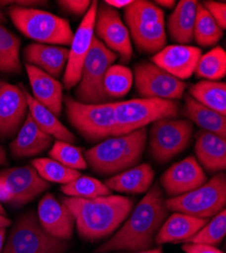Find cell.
<instances>
[{"mask_svg":"<svg viewBox=\"0 0 226 253\" xmlns=\"http://www.w3.org/2000/svg\"><path fill=\"white\" fill-rule=\"evenodd\" d=\"M169 210L158 183L153 184L136 206L130 218L96 253L114 250L143 251L149 249L153 238L168 217Z\"/></svg>","mask_w":226,"mask_h":253,"instance_id":"cell-1","label":"cell"},{"mask_svg":"<svg viewBox=\"0 0 226 253\" xmlns=\"http://www.w3.org/2000/svg\"><path fill=\"white\" fill-rule=\"evenodd\" d=\"M72 213L79 236L88 241L108 237L131 213L134 201L123 196H104L95 199L61 198Z\"/></svg>","mask_w":226,"mask_h":253,"instance_id":"cell-2","label":"cell"},{"mask_svg":"<svg viewBox=\"0 0 226 253\" xmlns=\"http://www.w3.org/2000/svg\"><path fill=\"white\" fill-rule=\"evenodd\" d=\"M147 141V129L114 136L101 141L86 152L91 169L101 175L118 174L136 166L142 158Z\"/></svg>","mask_w":226,"mask_h":253,"instance_id":"cell-3","label":"cell"},{"mask_svg":"<svg viewBox=\"0 0 226 253\" xmlns=\"http://www.w3.org/2000/svg\"><path fill=\"white\" fill-rule=\"evenodd\" d=\"M7 14L20 33L39 44L71 45L74 34L65 18L45 10L15 5L7 9Z\"/></svg>","mask_w":226,"mask_h":253,"instance_id":"cell-4","label":"cell"},{"mask_svg":"<svg viewBox=\"0 0 226 253\" xmlns=\"http://www.w3.org/2000/svg\"><path fill=\"white\" fill-rule=\"evenodd\" d=\"M125 19L134 44L140 52L152 54L167 44L164 12L156 4L137 0L125 8Z\"/></svg>","mask_w":226,"mask_h":253,"instance_id":"cell-5","label":"cell"},{"mask_svg":"<svg viewBox=\"0 0 226 253\" xmlns=\"http://www.w3.org/2000/svg\"><path fill=\"white\" fill-rule=\"evenodd\" d=\"M181 105L178 100L161 98H134L115 102V136L146 128L162 119H175Z\"/></svg>","mask_w":226,"mask_h":253,"instance_id":"cell-6","label":"cell"},{"mask_svg":"<svg viewBox=\"0 0 226 253\" xmlns=\"http://www.w3.org/2000/svg\"><path fill=\"white\" fill-rule=\"evenodd\" d=\"M68 121L89 142L115 136V102L84 103L71 96H63Z\"/></svg>","mask_w":226,"mask_h":253,"instance_id":"cell-7","label":"cell"},{"mask_svg":"<svg viewBox=\"0 0 226 253\" xmlns=\"http://www.w3.org/2000/svg\"><path fill=\"white\" fill-rule=\"evenodd\" d=\"M117 59L118 55L108 49L94 36L76 85V100L92 104L109 102L110 97L104 90V78L107 70Z\"/></svg>","mask_w":226,"mask_h":253,"instance_id":"cell-8","label":"cell"},{"mask_svg":"<svg viewBox=\"0 0 226 253\" xmlns=\"http://www.w3.org/2000/svg\"><path fill=\"white\" fill-rule=\"evenodd\" d=\"M169 211L193 217L208 219L214 217L226 205V176L217 173L200 187L178 197L166 200Z\"/></svg>","mask_w":226,"mask_h":253,"instance_id":"cell-9","label":"cell"},{"mask_svg":"<svg viewBox=\"0 0 226 253\" xmlns=\"http://www.w3.org/2000/svg\"><path fill=\"white\" fill-rule=\"evenodd\" d=\"M67 247L65 240L51 236L36 214L28 212L16 220L2 253H64Z\"/></svg>","mask_w":226,"mask_h":253,"instance_id":"cell-10","label":"cell"},{"mask_svg":"<svg viewBox=\"0 0 226 253\" xmlns=\"http://www.w3.org/2000/svg\"><path fill=\"white\" fill-rule=\"evenodd\" d=\"M193 125L189 120L162 119L154 122L150 129L149 146L154 160L166 163L189 146Z\"/></svg>","mask_w":226,"mask_h":253,"instance_id":"cell-11","label":"cell"},{"mask_svg":"<svg viewBox=\"0 0 226 253\" xmlns=\"http://www.w3.org/2000/svg\"><path fill=\"white\" fill-rule=\"evenodd\" d=\"M133 78L137 93L142 98L178 100L186 89V83L151 62L143 61L135 64Z\"/></svg>","mask_w":226,"mask_h":253,"instance_id":"cell-12","label":"cell"},{"mask_svg":"<svg viewBox=\"0 0 226 253\" xmlns=\"http://www.w3.org/2000/svg\"><path fill=\"white\" fill-rule=\"evenodd\" d=\"M94 34L102 44L119 55L124 63L129 62L132 58L133 48L130 33L122 22L119 12L105 2L97 6Z\"/></svg>","mask_w":226,"mask_h":253,"instance_id":"cell-13","label":"cell"},{"mask_svg":"<svg viewBox=\"0 0 226 253\" xmlns=\"http://www.w3.org/2000/svg\"><path fill=\"white\" fill-rule=\"evenodd\" d=\"M98 6L97 1H92L89 10L82 18L71 42L68 61L63 76V84L66 89H71L79 82L82 66L90 50L94 37L95 14Z\"/></svg>","mask_w":226,"mask_h":253,"instance_id":"cell-14","label":"cell"},{"mask_svg":"<svg viewBox=\"0 0 226 253\" xmlns=\"http://www.w3.org/2000/svg\"><path fill=\"white\" fill-rule=\"evenodd\" d=\"M0 183L7 189L10 196L9 205L14 208L23 207L32 202L50 187V183L41 177L31 165L1 170Z\"/></svg>","mask_w":226,"mask_h":253,"instance_id":"cell-15","label":"cell"},{"mask_svg":"<svg viewBox=\"0 0 226 253\" xmlns=\"http://www.w3.org/2000/svg\"><path fill=\"white\" fill-rule=\"evenodd\" d=\"M28 111L23 85L0 82V139L11 138L19 131Z\"/></svg>","mask_w":226,"mask_h":253,"instance_id":"cell-16","label":"cell"},{"mask_svg":"<svg viewBox=\"0 0 226 253\" xmlns=\"http://www.w3.org/2000/svg\"><path fill=\"white\" fill-rule=\"evenodd\" d=\"M207 181V175L193 156L172 165L160 177V183L171 198L187 194Z\"/></svg>","mask_w":226,"mask_h":253,"instance_id":"cell-17","label":"cell"},{"mask_svg":"<svg viewBox=\"0 0 226 253\" xmlns=\"http://www.w3.org/2000/svg\"><path fill=\"white\" fill-rule=\"evenodd\" d=\"M38 221L47 233L55 238L66 241L73 235L75 220L72 213L52 194H46L40 201Z\"/></svg>","mask_w":226,"mask_h":253,"instance_id":"cell-18","label":"cell"},{"mask_svg":"<svg viewBox=\"0 0 226 253\" xmlns=\"http://www.w3.org/2000/svg\"><path fill=\"white\" fill-rule=\"evenodd\" d=\"M201 56L202 50L198 47L171 45L157 52L151 63L182 81L194 74Z\"/></svg>","mask_w":226,"mask_h":253,"instance_id":"cell-19","label":"cell"},{"mask_svg":"<svg viewBox=\"0 0 226 253\" xmlns=\"http://www.w3.org/2000/svg\"><path fill=\"white\" fill-rule=\"evenodd\" d=\"M33 90V97L56 117L60 116L63 103V85L40 68L26 64Z\"/></svg>","mask_w":226,"mask_h":253,"instance_id":"cell-20","label":"cell"},{"mask_svg":"<svg viewBox=\"0 0 226 253\" xmlns=\"http://www.w3.org/2000/svg\"><path fill=\"white\" fill-rule=\"evenodd\" d=\"M53 138L44 133L28 114L15 139L10 143V153L14 158H27L39 155L51 146Z\"/></svg>","mask_w":226,"mask_h":253,"instance_id":"cell-21","label":"cell"},{"mask_svg":"<svg viewBox=\"0 0 226 253\" xmlns=\"http://www.w3.org/2000/svg\"><path fill=\"white\" fill-rule=\"evenodd\" d=\"M69 50L66 48L45 45L30 44L24 50V58L27 64L36 66L53 78H58L67 65Z\"/></svg>","mask_w":226,"mask_h":253,"instance_id":"cell-22","label":"cell"},{"mask_svg":"<svg viewBox=\"0 0 226 253\" xmlns=\"http://www.w3.org/2000/svg\"><path fill=\"white\" fill-rule=\"evenodd\" d=\"M195 151L206 170L216 172L226 168V139L201 130L196 135Z\"/></svg>","mask_w":226,"mask_h":253,"instance_id":"cell-23","label":"cell"},{"mask_svg":"<svg viewBox=\"0 0 226 253\" xmlns=\"http://www.w3.org/2000/svg\"><path fill=\"white\" fill-rule=\"evenodd\" d=\"M207 219H201L182 213H175L164 221L155 236V243L184 242L205 226Z\"/></svg>","mask_w":226,"mask_h":253,"instance_id":"cell-24","label":"cell"},{"mask_svg":"<svg viewBox=\"0 0 226 253\" xmlns=\"http://www.w3.org/2000/svg\"><path fill=\"white\" fill-rule=\"evenodd\" d=\"M155 172L150 164L143 163L127 170L115 174L108 180L106 185L113 191L126 194L145 193L150 188Z\"/></svg>","mask_w":226,"mask_h":253,"instance_id":"cell-25","label":"cell"},{"mask_svg":"<svg viewBox=\"0 0 226 253\" xmlns=\"http://www.w3.org/2000/svg\"><path fill=\"white\" fill-rule=\"evenodd\" d=\"M198 1L181 0L169 16L168 31L171 38L180 45L190 44L194 39Z\"/></svg>","mask_w":226,"mask_h":253,"instance_id":"cell-26","label":"cell"},{"mask_svg":"<svg viewBox=\"0 0 226 253\" xmlns=\"http://www.w3.org/2000/svg\"><path fill=\"white\" fill-rule=\"evenodd\" d=\"M182 114L191 123L206 132L226 139V116H223L194 99L190 94L184 95Z\"/></svg>","mask_w":226,"mask_h":253,"instance_id":"cell-27","label":"cell"},{"mask_svg":"<svg viewBox=\"0 0 226 253\" xmlns=\"http://www.w3.org/2000/svg\"><path fill=\"white\" fill-rule=\"evenodd\" d=\"M23 88L28 102L29 114L39 128L44 133L56 138L58 141H63L70 144L75 143L76 137L74 134L70 132L52 112L46 109L44 105L39 103L33 97V95L30 94L27 89H25L24 86Z\"/></svg>","mask_w":226,"mask_h":253,"instance_id":"cell-28","label":"cell"},{"mask_svg":"<svg viewBox=\"0 0 226 253\" xmlns=\"http://www.w3.org/2000/svg\"><path fill=\"white\" fill-rule=\"evenodd\" d=\"M189 94L205 107L226 116V84L224 82L202 80L190 87Z\"/></svg>","mask_w":226,"mask_h":253,"instance_id":"cell-29","label":"cell"},{"mask_svg":"<svg viewBox=\"0 0 226 253\" xmlns=\"http://www.w3.org/2000/svg\"><path fill=\"white\" fill-rule=\"evenodd\" d=\"M19 46V38L0 25V71L8 73L22 71Z\"/></svg>","mask_w":226,"mask_h":253,"instance_id":"cell-30","label":"cell"},{"mask_svg":"<svg viewBox=\"0 0 226 253\" xmlns=\"http://www.w3.org/2000/svg\"><path fill=\"white\" fill-rule=\"evenodd\" d=\"M223 36V30L202 4H198L194 28V39L202 47L216 45Z\"/></svg>","mask_w":226,"mask_h":253,"instance_id":"cell-31","label":"cell"},{"mask_svg":"<svg viewBox=\"0 0 226 253\" xmlns=\"http://www.w3.org/2000/svg\"><path fill=\"white\" fill-rule=\"evenodd\" d=\"M197 77L215 81L226 74V53L222 47H215L200 57L195 72Z\"/></svg>","mask_w":226,"mask_h":253,"instance_id":"cell-32","label":"cell"},{"mask_svg":"<svg viewBox=\"0 0 226 253\" xmlns=\"http://www.w3.org/2000/svg\"><path fill=\"white\" fill-rule=\"evenodd\" d=\"M32 166L38 174L46 181L67 184L80 176L79 171L71 169L51 158H37L32 161Z\"/></svg>","mask_w":226,"mask_h":253,"instance_id":"cell-33","label":"cell"},{"mask_svg":"<svg viewBox=\"0 0 226 253\" xmlns=\"http://www.w3.org/2000/svg\"><path fill=\"white\" fill-rule=\"evenodd\" d=\"M132 71L120 64H113L106 72L104 78V90L110 98L125 96L133 84Z\"/></svg>","mask_w":226,"mask_h":253,"instance_id":"cell-34","label":"cell"},{"mask_svg":"<svg viewBox=\"0 0 226 253\" xmlns=\"http://www.w3.org/2000/svg\"><path fill=\"white\" fill-rule=\"evenodd\" d=\"M61 191L67 197L88 200L111 195V191L105 183L96 178L84 175L61 186Z\"/></svg>","mask_w":226,"mask_h":253,"instance_id":"cell-35","label":"cell"},{"mask_svg":"<svg viewBox=\"0 0 226 253\" xmlns=\"http://www.w3.org/2000/svg\"><path fill=\"white\" fill-rule=\"evenodd\" d=\"M226 234V211L222 210L213 219L205 224L197 233L183 243L216 245L220 243Z\"/></svg>","mask_w":226,"mask_h":253,"instance_id":"cell-36","label":"cell"},{"mask_svg":"<svg viewBox=\"0 0 226 253\" xmlns=\"http://www.w3.org/2000/svg\"><path fill=\"white\" fill-rule=\"evenodd\" d=\"M51 159L63 164L71 169H86L88 168L87 160L82 154L81 148L63 141H55L49 152Z\"/></svg>","mask_w":226,"mask_h":253,"instance_id":"cell-37","label":"cell"},{"mask_svg":"<svg viewBox=\"0 0 226 253\" xmlns=\"http://www.w3.org/2000/svg\"><path fill=\"white\" fill-rule=\"evenodd\" d=\"M205 8L208 10L211 16L215 19L218 26L225 30L226 28V4L225 2L219 1H205L202 4Z\"/></svg>","mask_w":226,"mask_h":253,"instance_id":"cell-38","label":"cell"},{"mask_svg":"<svg viewBox=\"0 0 226 253\" xmlns=\"http://www.w3.org/2000/svg\"><path fill=\"white\" fill-rule=\"evenodd\" d=\"M60 7L76 15L87 13L91 2L90 0H60L57 2Z\"/></svg>","mask_w":226,"mask_h":253,"instance_id":"cell-39","label":"cell"},{"mask_svg":"<svg viewBox=\"0 0 226 253\" xmlns=\"http://www.w3.org/2000/svg\"><path fill=\"white\" fill-rule=\"evenodd\" d=\"M181 249L184 253H223L214 246L195 243H184L181 246Z\"/></svg>","mask_w":226,"mask_h":253,"instance_id":"cell-40","label":"cell"},{"mask_svg":"<svg viewBox=\"0 0 226 253\" xmlns=\"http://www.w3.org/2000/svg\"><path fill=\"white\" fill-rule=\"evenodd\" d=\"M0 3H13L15 6L25 7V8H34L37 5H42L46 3L45 1H36V0H18V1H1Z\"/></svg>","mask_w":226,"mask_h":253,"instance_id":"cell-41","label":"cell"},{"mask_svg":"<svg viewBox=\"0 0 226 253\" xmlns=\"http://www.w3.org/2000/svg\"><path fill=\"white\" fill-rule=\"evenodd\" d=\"M105 3L112 8H126L132 3V0H106Z\"/></svg>","mask_w":226,"mask_h":253,"instance_id":"cell-42","label":"cell"},{"mask_svg":"<svg viewBox=\"0 0 226 253\" xmlns=\"http://www.w3.org/2000/svg\"><path fill=\"white\" fill-rule=\"evenodd\" d=\"M154 4L166 8H173L176 5V1H174V0H156Z\"/></svg>","mask_w":226,"mask_h":253,"instance_id":"cell-43","label":"cell"},{"mask_svg":"<svg viewBox=\"0 0 226 253\" xmlns=\"http://www.w3.org/2000/svg\"><path fill=\"white\" fill-rule=\"evenodd\" d=\"M7 157L5 150L3 149L2 146H0V166L1 165H7Z\"/></svg>","mask_w":226,"mask_h":253,"instance_id":"cell-44","label":"cell"},{"mask_svg":"<svg viewBox=\"0 0 226 253\" xmlns=\"http://www.w3.org/2000/svg\"><path fill=\"white\" fill-rule=\"evenodd\" d=\"M11 224V221L6 218L4 215H0V229H3L8 227Z\"/></svg>","mask_w":226,"mask_h":253,"instance_id":"cell-45","label":"cell"},{"mask_svg":"<svg viewBox=\"0 0 226 253\" xmlns=\"http://www.w3.org/2000/svg\"><path fill=\"white\" fill-rule=\"evenodd\" d=\"M5 234H6L5 228L0 229V253H1L2 248H3V243H4V239H5Z\"/></svg>","mask_w":226,"mask_h":253,"instance_id":"cell-46","label":"cell"},{"mask_svg":"<svg viewBox=\"0 0 226 253\" xmlns=\"http://www.w3.org/2000/svg\"><path fill=\"white\" fill-rule=\"evenodd\" d=\"M135 253H163L162 248L158 247L155 249H147V250H143V251H137Z\"/></svg>","mask_w":226,"mask_h":253,"instance_id":"cell-47","label":"cell"},{"mask_svg":"<svg viewBox=\"0 0 226 253\" xmlns=\"http://www.w3.org/2000/svg\"><path fill=\"white\" fill-rule=\"evenodd\" d=\"M0 23H5V16L1 12V10H0Z\"/></svg>","mask_w":226,"mask_h":253,"instance_id":"cell-48","label":"cell"},{"mask_svg":"<svg viewBox=\"0 0 226 253\" xmlns=\"http://www.w3.org/2000/svg\"><path fill=\"white\" fill-rule=\"evenodd\" d=\"M0 215H6V213H5V210L3 209V207L1 206V203H0Z\"/></svg>","mask_w":226,"mask_h":253,"instance_id":"cell-49","label":"cell"}]
</instances>
